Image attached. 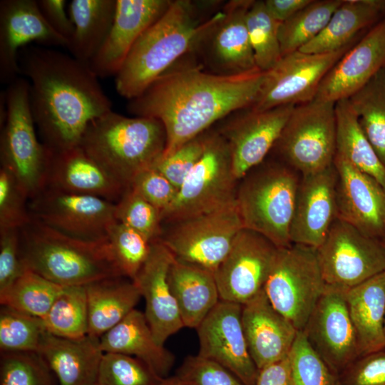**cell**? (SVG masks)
<instances>
[{"instance_id":"43","label":"cell","mask_w":385,"mask_h":385,"mask_svg":"<svg viewBox=\"0 0 385 385\" xmlns=\"http://www.w3.org/2000/svg\"><path fill=\"white\" fill-rule=\"evenodd\" d=\"M115 217L117 222L140 232L151 242L159 240L162 235L161 212L130 187L115 203Z\"/></svg>"},{"instance_id":"14","label":"cell","mask_w":385,"mask_h":385,"mask_svg":"<svg viewBox=\"0 0 385 385\" xmlns=\"http://www.w3.org/2000/svg\"><path fill=\"white\" fill-rule=\"evenodd\" d=\"M359 38L332 52L309 53L297 51L282 56L272 68L265 71L258 98L250 108L265 111L314 100L327 73Z\"/></svg>"},{"instance_id":"39","label":"cell","mask_w":385,"mask_h":385,"mask_svg":"<svg viewBox=\"0 0 385 385\" xmlns=\"http://www.w3.org/2000/svg\"><path fill=\"white\" fill-rule=\"evenodd\" d=\"M64 287L26 270L0 293V303L1 306L43 319Z\"/></svg>"},{"instance_id":"45","label":"cell","mask_w":385,"mask_h":385,"mask_svg":"<svg viewBox=\"0 0 385 385\" xmlns=\"http://www.w3.org/2000/svg\"><path fill=\"white\" fill-rule=\"evenodd\" d=\"M54 376L37 353H1L0 385H56Z\"/></svg>"},{"instance_id":"48","label":"cell","mask_w":385,"mask_h":385,"mask_svg":"<svg viewBox=\"0 0 385 385\" xmlns=\"http://www.w3.org/2000/svg\"><path fill=\"white\" fill-rule=\"evenodd\" d=\"M176 375L184 385H245L221 364L198 354L187 356Z\"/></svg>"},{"instance_id":"19","label":"cell","mask_w":385,"mask_h":385,"mask_svg":"<svg viewBox=\"0 0 385 385\" xmlns=\"http://www.w3.org/2000/svg\"><path fill=\"white\" fill-rule=\"evenodd\" d=\"M241 314L242 304L220 300L196 329L198 355L221 364L245 385H255L259 369L248 349Z\"/></svg>"},{"instance_id":"50","label":"cell","mask_w":385,"mask_h":385,"mask_svg":"<svg viewBox=\"0 0 385 385\" xmlns=\"http://www.w3.org/2000/svg\"><path fill=\"white\" fill-rule=\"evenodd\" d=\"M337 376V385H385V349L359 356Z\"/></svg>"},{"instance_id":"13","label":"cell","mask_w":385,"mask_h":385,"mask_svg":"<svg viewBox=\"0 0 385 385\" xmlns=\"http://www.w3.org/2000/svg\"><path fill=\"white\" fill-rule=\"evenodd\" d=\"M252 0H232L210 18L191 52L212 73L234 76L256 66L246 24Z\"/></svg>"},{"instance_id":"37","label":"cell","mask_w":385,"mask_h":385,"mask_svg":"<svg viewBox=\"0 0 385 385\" xmlns=\"http://www.w3.org/2000/svg\"><path fill=\"white\" fill-rule=\"evenodd\" d=\"M343 0H312L279 28L282 56L300 50L325 28Z\"/></svg>"},{"instance_id":"22","label":"cell","mask_w":385,"mask_h":385,"mask_svg":"<svg viewBox=\"0 0 385 385\" xmlns=\"http://www.w3.org/2000/svg\"><path fill=\"white\" fill-rule=\"evenodd\" d=\"M338 218L363 234L385 237V189L374 178L361 172L336 154Z\"/></svg>"},{"instance_id":"38","label":"cell","mask_w":385,"mask_h":385,"mask_svg":"<svg viewBox=\"0 0 385 385\" xmlns=\"http://www.w3.org/2000/svg\"><path fill=\"white\" fill-rule=\"evenodd\" d=\"M46 330L56 337L80 339L88 335L86 287L65 286L42 319Z\"/></svg>"},{"instance_id":"18","label":"cell","mask_w":385,"mask_h":385,"mask_svg":"<svg viewBox=\"0 0 385 385\" xmlns=\"http://www.w3.org/2000/svg\"><path fill=\"white\" fill-rule=\"evenodd\" d=\"M302 332L336 375L360 356L344 290L326 285Z\"/></svg>"},{"instance_id":"11","label":"cell","mask_w":385,"mask_h":385,"mask_svg":"<svg viewBox=\"0 0 385 385\" xmlns=\"http://www.w3.org/2000/svg\"><path fill=\"white\" fill-rule=\"evenodd\" d=\"M168 225L159 240L174 257L213 273L243 228L236 202Z\"/></svg>"},{"instance_id":"49","label":"cell","mask_w":385,"mask_h":385,"mask_svg":"<svg viewBox=\"0 0 385 385\" xmlns=\"http://www.w3.org/2000/svg\"><path fill=\"white\" fill-rule=\"evenodd\" d=\"M205 132L183 144L172 154L161 157L153 168L179 189L185 179L202 157Z\"/></svg>"},{"instance_id":"32","label":"cell","mask_w":385,"mask_h":385,"mask_svg":"<svg viewBox=\"0 0 385 385\" xmlns=\"http://www.w3.org/2000/svg\"><path fill=\"white\" fill-rule=\"evenodd\" d=\"M360 356L385 349V272L345 291Z\"/></svg>"},{"instance_id":"7","label":"cell","mask_w":385,"mask_h":385,"mask_svg":"<svg viewBox=\"0 0 385 385\" xmlns=\"http://www.w3.org/2000/svg\"><path fill=\"white\" fill-rule=\"evenodd\" d=\"M6 117L1 126V167L34 198L46 188L51 150L38 139L29 103V83L19 77L6 90Z\"/></svg>"},{"instance_id":"17","label":"cell","mask_w":385,"mask_h":385,"mask_svg":"<svg viewBox=\"0 0 385 385\" xmlns=\"http://www.w3.org/2000/svg\"><path fill=\"white\" fill-rule=\"evenodd\" d=\"M294 105L265 111H237L222 120L217 131L226 140L232 170L239 181L262 163L272 151Z\"/></svg>"},{"instance_id":"4","label":"cell","mask_w":385,"mask_h":385,"mask_svg":"<svg viewBox=\"0 0 385 385\" xmlns=\"http://www.w3.org/2000/svg\"><path fill=\"white\" fill-rule=\"evenodd\" d=\"M19 233L25 267L57 284L84 286L123 277L110 254L107 240L88 242L73 238L34 217Z\"/></svg>"},{"instance_id":"52","label":"cell","mask_w":385,"mask_h":385,"mask_svg":"<svg viewBox=\"0 0 385 385\" xmlns=\"http://www.w3.org/2000/svg\"><path fill=\"white\" fill-rule=\"evenodd\" d=\"M26 270L21 257L19 229L0 228V293Z\"/></svg>"},{"instance_id":"5","label":"cell","mask_w":385,"mask_h":385,"mask_svg":"<svg viewBox=\"0 0 385 385\" xmlns=\"http://www.w3.org/2000/svg\"><path fill=\"white\" fill-rule=\"evenodd\" d=\"M166 143V133L159 120L128 117L111 111L88 125L78 145L128 188L138 173L154 166Z\"/></svg>"},{"instance_id":"33","label":"cell","mask_w":385,"mask_h":385,"mask_svg":"<svg viewBox=\"0 0 385 385\" xmlns=\"http://www.w3.org/2000/svg\"><path fill=\"white\" fill-rule=\"evenodd\" d=\"M125 277H113L85 285L88 312V335L99 339L122 322L138 304V286Z\"/></svg>"},{"instance_id":"2","label":"cell","mask_w":385,"mask_h":385,"mask_svg":"<svg viewBox=\"0 0 385 385\" xmlns=\"http://www.w3.org/2000/svg\"><path fill=\"white\" fill-rule=\"evenodd\" d=\"M19 73L29 83V103L41 142L52 151L79 145L88 125L112 111L89 64L61 51L26 46Z\"/></svg>"},{"instance_id":"40","label":"cell","mask_w":385,"mask_h":385,"mask_svg":"<svg viewBox=\"0 0 385 385\" xmlns=\"http://www.w3.org/2000/svg\"><path fill=\"white\" fill-rule=\"evenodd\" d=\"M246 24L256 66L267 71L282 57L279 41L281 23L270 15L264 1L252 0L247 12Z\"/></svg>"},{"instance_id":"29","label":"cell","mask_w":385,"mask_h":385,"mask_svg":"<svg viewBox=\"0 0 385 385\" xmlns=\"http://www.w3.org/2000/svg\"><path fill=\"white\" fill-rule=\"evenodd\" d=\"M103 353H118L144 362L161 379L168 377L175 356L155 339L144 313L133 309L122 322L99 338Z\"/></svg>"},{"instance_id":"10","label":"cell","mask_w":385,"mask_h":385,"mask_svg":"<svg viewBox=\"0 0 385 385\" xmlns=\"http://www.w3.org/2000/svg\"><path fill=\"white\" fill-rule=\"evenodd\" d=\"M325 287L317 249L292 243L279 249L264 291L274 309L302 331Z\"/></svg>"},{"instance_id":"25","label":"cell","mask_w":385,"mask_h":385,"mask_svg":"<svg viewBox=\"0 0 385 385\" xmlns=\"http://www.w3.org/2000/svg\"><path fill=\"white\" fill-rule=\"evenodd\" d=\"M172 0H116L113 22L89 65L98 78L118 73L141 35L167 11Z\"/></svg>"},{"instance_id":"30","label":"cell","mask_w":385,"mask_h":385,"mask_svg":"<svg viewBox=\"0 0 385 385\" xmlns=\"http://www.w3.org/2000/svg\"><path fill=\"white\" fill-rule=\"evenodd\" d=\"M168 280L185 327L196 329L220 300L214 273L175 258Z\"/></svg>"},{"instance_id":"1","label":"cell","mask_w":385,"mask_h":385,"mask_svg":"<svg viewBox=\"0 0 385 385\" xmlns=\"http://www.w3.org/2000/svg\"><path fill=\"white\" fill-rule=\"evenodd\" d=\"M265 73L255 68L234 76L215 74L190 52L140 96L129 100L127 109L135 116L154 118L162 123L167 136L162 155L165 157L230 114L252 107Z\"/></svg>"},{"instance_id":"8","label":"cell","mask_w":385,"mask_h":385,"mask_svg":"<svg viewBox=\"0 0 385 385\" xmlns=\"http://www.w3.org/2000/svg\"><path fill=\"white\" fill-rule=\"evenodd\" d=\"M238 182L226 140L217 130L210 128L205 131L202 157L178 190L173 202L162 213L163 225L235 203Z\"/></svg>"},{"instance_id":"36","label":"cell","mask_w":385,"mask_h":385,"mask_svg":"<svg viewBox=\"0 0 385 385\" xmlns=\"http://www.w3.org/2000/svg\"><path fill=\"white\" fill-rule=\"evenodd\" d=\"M348 99L364 135L385 165V66Z\"/></svg>"},{"instance_id":"34","label":"cell","mask_w":385,"mask_h":385,"mask_svg":"<svg viewBox=\"0 0 385 385\" xmlns=\"http://www.w3.org/2000/svg\"><path fill=\"white\" fill-rule=\"evenodd\" d=\"M116 0H72L68 15L74 25L67 49L75 58L89 64L103 46L111 29Z\"/></svg>"},{"instance_id":"3","label":"cell","mask_w":385,"mask_h":385,"mask_svg":"<svg viewBox=\"0 0 385 385\" xmlns=\"http://www.w3.org/2000/svg\"><path fill=\"white\" fill-rule=\"evenodd\" d=\"M210 4L172 0L164 14L138 38L115 75L118 94L128 100L140 96L154 81L191 52L214 14H202Z\"/></svg>"},{"instance_id":"44","label":"cell","mask_w":385,"mask_h":385,"mask_svg":"<svg viewBox=\"0 0 385 385\" xmlns=\"http://www.w3.org/2000/svg\"><path fill=\"white\" fill-rule=\"evenodd\" d=\"M163 379L137 358L106 352L100 364L96 385H158Z\"/></svg>"},{"instance_id":"12","label":"cell","mask_w":385,"mask_h":385,"mask_svg":"<svg viewBox=\"0 0 385 385\" xmlns=\"http://www.w3.org/2000/svg\"><path fill=\"white\" fill-rule=\"evenodd\" d=\"M317 254L326 285L344 291L385 272V247L380 240L338 217Z\"/></svg>"},{"instance_id":"15","label":"cell","mask_w":385,"mask_h":385,"mask_svg":"<svg viewBox=\"0 0 385 385\" xmlns=\"http://www.w3.org/2000/svg\"><path fill=\"white\" fill-rule=\"evenodd\" d=\"M32 217L68 236L88 242L107 240L117 221L115 203L99 197L45 188L29 200Z\"/></svg>"},{"instance_id":"24","label":"cell","mask_w":385,"mask_h":385,"mask_svg":"<svg viewBox=\"0 0 385 385\" xmlns=\"http://www.w3.org/2000/svg\"><path fill=\"white\" fill-rule=\"evenodd\" d=\"M174 259L162 242H153L150 255L133 280L145 299L147 322L155 341L162 346L185 327L168 280Z\"/></svg>"},{"instance_id":"53","label":"cell","mask_w":385,"mask_h":385,"mask_svg":"<svg viewBox=\"0 0 385 385\" xmlns=\"http://www.w3.org/2000/svg\"><path fill=\"white\" fill-rule=\"evenodd\" d=\"M37 4L48 25L69 44L73 36L74 25L66 11V1L37 0Z\"/></svg>"},{"instance_id":"54","label":"cell","mask_w":385,"mask_h":385,"mask_svg":"<svg viewBox=\"0 0 385 385\" xmlns=\"http://www.w3.org/2000/svg\"><path fill=\"white\" fill-rule=\"evenodd\" d=\"M255 385H294L289 355L260 369Z\"/></svg>"},{"instance_id":"35","label":"cell","mask_w":385,"mask_h":385,"mask_svg":"<svg viewBox=\"0 0 385 385\" xmlns=\"http://www.w3.org/2000/svg\"><path fill=\"white\" fill-rule=\"evenodd\" d=\"M337 152L385 189V165L364 135L348 98L335 102Z\"/></svg>"},{"instance_id":"9","label":"cell","mask_w":385,"mask_h":385,"mask_svg":"<svg viewBox=\"0 0 385 385\" xmlns=\"http://www.w3.org/2000/svg\"><path fill=\"white\" fill-rule=\"evenodd\" d=\"M271 152L301 175L332 166L337 152L335 103L313 100L295 106Z\"/></svg>"},{"instance_id":"26","label":"cell","mask_w":385,"mask_h":385,"mask_svg":"<svg viewBox=\"0 0 385 385\" xmlns=\"http://www.w3.org/2000/svg\"><path fill=\"white\" fill-rule=\"evenodd\" d=\"M241 318L250 354L259 370L289 355L299 331L274 309L264 289L242 304Z\"/></svg>"},{"instance_id":"46","label":"cell","mask_w":385,"mask_h":385,"mask_svg":"<svg viewBox=\"0 0 385 385\" xmlns=\"http://www.w3.org/2000/svg\"><path fill=\"white\" fill-rule=\"evenodd\" d=\"M294 385H337V376L299 331L289 354Z\"/></svg>"},{"instance_id":"41","label":"cell","mask_w":385,"mask_h":385,"mask_svg":"<svg viewBox=\"0 0 385 385\" xmlns=\"http://www.w3.org/2000/svg\"><path fill=\"white\" fill-rule=\"evenodd\" d=\"M46 332L42 319L1 306L0 310L1 353H38Z\"/></svg>"},{"instance_id":"47","label":"cell","mask_w":385,"mask_h":385,"mask_svg":"<svg viewBox=\"0 0 385 385\" xmlns=\"http://www.w3.org/2000/svg\"><path fill=\"white\" fill-rule=\"evenodd\" d=\"M29 198L14 175L0 168V228L20 229L31 220Z\"/></svg>"},{"instance_id":"58","label":"cell","mask_w":385,"mask_h":385,"mask_svg":"<svg viewBox=\"0 0 385 385\" xmlns=\"http://www.w3.org/2000/svg\"><path fill=\"white\" fill-rule=\"evenodd\" d=\"M384 334H385V320H384Z\"/></svg>"},{"instance_id":"57","label":"cell","mask_w":385,"mask_h":385,"mask_svg":"<svg viewBox=\"0 0 385 385\" xmlns=\"http://www.w3.org/2000/svg\"><path fill=\"white\" fill-rule=\"evenodd\" d=\"M380 242H381V245L385 247V237L380 240Z\"/></svg>"},{"instance_id":"56","label":"cell","mask_w":385,"mask_h":385,"mask_svg":"<svg viewBox=\"0 0 385 385\" xmlns=\"http://www.w3.org/2000/svg\"><path fill=\"white\" fill-rule=\"evenodd\" d=\"M158 385H184L180 378L175 374V376H168L163 379Z\"/></svg>"},{"instance_id":"20","label":"cell","mask_w":385,"mask_h":385,"mask_svg":"<svg viewBox=\"0 0 385 385\" xmlns=\"http://www.w3.org/2000/svg\"><path fill=\"white\" fill-rule=\"evenodd\" d=\"M338 175L333 164L315 173L301 175L290 225L292 243L317 249L337 218Z\"/></svg>"},{"instance_id":"31","label":"cell","mask_w":385,"mask_h":385,"mask_svg":"<svg viewBox=\"0 0 385 385\" xmlns=\"http://www.w3.org/2000/svg\"><path fill=\"white\" fill-rule=\"evenodd\" d=\"M385 17V0H343L322 31L299 51L322 53L341 49Z\"/></svg>"},{"instance_id":"27","label":"cell","mask_w":385,"mask_h":385,"mask_svg":"<svg viewBox=\"0 0 385 385\" xmlns=\"http://www.w3.org/2000/svg\"><path fill=\"white\" fill-rule=\"evenodd\" d=\"M51 152L45 188L99 197L114 203L128 188L79 145Z\"/></svg>"},{"instance_id":"16","label":"cell","mask_w":385,"mask_h":385,"mask_svg":"<svg viewBox=\"0 0 385 385\" xmlns=\"http://www.w3.org/2000/svg\"><path fill=\"white\" fill-rule=\"evenodd\" d=\"M279 249L260 233L242 228L214 273L220 300L243 304L262 291Z\"/></svg>"},{"instance_id":"6","label":"cell","mask_w":385,"mask_h":385,"mask_svg":"<svg viewBox=\"0 0 385 385\" xmlns=\"http://www.w3.org/2000/svg\"><path fill=\"white\" fill-rule=\"evenodd\" d=\"M301 175L282 161L265 160L239 180L236 205L243 228L278 248L291 245L289 231Z\"/></svg>"},{"instance_id":"51","label":"cell","mask_w":385,"mask_h":385,"mask_svg":"<svg viewBox=\"0 0 385 385\" xmlns=\"http://www.w3.org/2000/svg\"><path fill=\"white\" fill-rule=\"evenodd\" d=\"M162 213L173 202L178 190L154 168L138 173L130 186Z\"/></svg>"},{"instance_id":"42","label":"cell","mask_w":385,"mask_h":385,"mask_svg":"<svg viewBox=\"0 0 385 385\" xmlns=\"http://www.w3.org/2000/svg\"><path fill=\"white\" fill-rule=\"evenodd\" d=\"M107 243L121 275L133 281L150 255L152 242L136 230L116 222L108 230Z\"/></svg>"},{"instance_id":"55","label":"cell","mask_w":385,"mask_h":385,"mask_svg":"<svg viewBox=\"0 0 385 385\" xmlns=\"http://www.w3.org/2000/svg\"><path fill=\"white\" fill-rule=\"evenodd\" d=\"M312 0H265L266 9L278 22L289 19L312 2Z\"/></svg>"},{"instance_id":"21","label":"cell","mask_w":385,"mask_h":385,"mask_svg":"<svg viewBox=\"0 0 385 385\" xmlns=\"http://www.w3.org/2000/svg\"><path fill=\"white\" fill-rule=\"evenodd\" d=\"M67 48L68 41L54 31L36 0L0 1V81L9 85L19 77L18 54L26 44Z\"/></svg>"},{"instance_id":"23","label":"cell","mask_w":385,"mask_h":385,"mask_svg":"<svg viewBox=\"0 0 385 385\" xmlns=\"http://www.w3.org/2000/svg\"><path fill=\"white\" fill-rule=\"evenodd\" d=\"M385 66V17L369 29L322 80L314 100L349 98Z\"/></svg>"},{"instance_id":"28","label":"cell","mask_w":385,"mask_h":385,"mask_svg":"<svg viewBox=\"0 0 385 385\" xmlns=\"http://www.w3.org/2000/svg\"><path fill=\"white\" fill-rule=\"evenodd\" d=\"M58 385H96L103 355L99 339H68L46 333L38 353Z\"/></svg>"}]
</instances>
